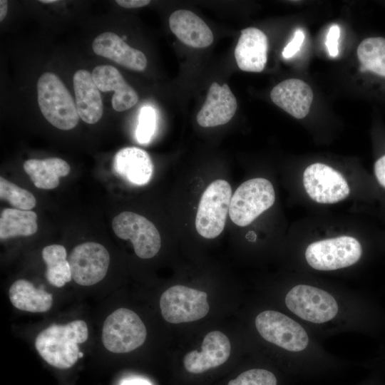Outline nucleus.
Listing matches in <instances>:
<instances>
[{
    "label": "nucleus",
    "instance_id": "26",
    "mask_svg": "<svg viewBox=\"0 0 385 385\" xmlns=\"http://www.w3.org/2000/svg\"><path fill=\"white\" fill-rule=\"evenodd\" d=\"M357 56L361 72L369 71L385 77V38H365L358 46Z\"/></svg>",
    "mask_w": 385,
    "mask_h": 385
},
{
    "label": "nucleus",
    "instance_id": "30",
    "mask_svg": "<svg viewBox=\"0 0 385 385\" xmlns=\"http://www.w3.org/2000/svg\"><path fill=\"white\" fill-rule=\"evenodd\" d=\"M340 29L338 25H332L327 35L325 45L329 54L332 57H336L339 53L338 40L339 38Z\"/></svg>",
    "mask_w": 385,
    "mask_h": 385
},
{
    "label": "nucleus",
    "instance_id": "32",
    "mask_svg": "<svg viewBox=\"0 0 385 385\" xmlns=\"http://www.w3.org/2000/svg\"><path fill=\"white\" fill-rule=\"evenodd\" d=\"M374 173L379 183L385 188V155L375 163Z\"/></svg>",
    "mask_w": 385,
    "mask_h": 385
},
{
    "label": "nucleus",
    "instance_id": "20",
    "mask_svg": "<svg viewBox=\"0 0 385 385\" xmlns=\"http://www.w3.org/2000/svg\"><path fill=\"white\" fill-rule=\"evenodd\" d=\"M113 169L128 183L143 185L152 178L153 164L146 151L137 147H125L115 155Z\"/></svg>",
    "mask_w": 385,
    "mask_h": 385
},
{
    "label": "nucleus",
    "instance_id": "35",
    "mask_svg": "<svg viewBox=\"0 0 385 385\" xmlns=\"http://www.w3.org/2000/svg\"><path fill=\"white\" fill-rule=\"evenodd\" d=\"M56 0H41L40 2L43 4H51L56 2Z\"/></svg>",
    "mask_w": 385,
    "mask_h": 385
},
{
    "label": "nucleus",
    "instance_id": "7",
    "mask_svg": "<svg viewBox=\"0 0 385 385\" xmlns=\"http://www.w3.org/2000/svg\"><path fill=\"white\" fill-rule=\"evenodd\" d=\"M206 292L183 285L165 290L160 299L163 319L171 324L190 322L205 317L210 307Z\"/></svg>",
    "mask_w": 385,
    "mask_h": 385
},
{
    "label": "nucleus",
    "instance_id": "24",
    "mask_svg": "<svg viewBox=\"0 0 385 385\" xmlns=\"http://www.w3.org/2000/svg\"><path fill=\"white\" fill-rule=\"evenodd\" d=\"M38 230L37 215L32 210L6 208L0 217V238L30 236Z\"/></svg>",
    "mask_w": 385,
    "mask_h": 385
},
{
    "label": "nucleus",
    "instance_id": "10",
    "mask_svg": "<svg viewBox=\"0 0 385 385\" xmlns=\"http://www.w3.org/2000/svg\"><path fill=\"white\" fill-rule=\"evenodd\" d=\"M255 327L264 339L289 351H301L309 343L304 328L279 312L267 310L260 313L255 319Z\"/></svg>",
    "mask_w": 385,
    "mask_h": 385
},
{
    "label": "nucleus",
    "instance_id": "31",
    "mask_svg": "<svg viewBox=\"0 0 385 385\" xmlns=\"http://www.w3.org/2000/svg\"><path fill=\"white\" fill-rule=\"evenodd\" d=\"M304 40V34L301 29L295 31L292 40L284 47L282 56L285 58H292L300 49Z\"/></svg>",
    "mask_w": 385,
    "mask_h": 385
},
{
    "label": "nucleus",
    "instance_id": "27",
    "mask_svg": "<svg viewBox=\"0 0 385 385\" xmlns=\"http://www.w3.org/2000/svg\"><path fill=\"white\" fill-rule=\"evenodd\" d=\"M0 197L7 201L14 208L22 210H30L36 203V198L31 192L2 176L0 177Z\"/></svg>",
    "mask_w": 385,
    "mask_h": 385
},
{
    "label": "nucleus",
    "instance_id": "37",
    "mask_svg": "<svg viewBox=\"0 0 385 385\" xmlns=\"http://www.w3.org/2000/svg\"><path fill=\"white\" fill-rule=\"evenodd\" d=\"M83 356V353L80 351L79 354H78V357L81 358Z\"/></svg>",
    "mask_w": 385,
    "mask_h": 385
},
{
    "label": "nucleus",
    "instance_id": "34",
    "mask_svg": "<svg viewBox=\"0 0 385 385\" xmlns=\"http://www.w3.org/2000/svg\"><path fill=\"white\" fill-rule=\"evenodd\" d=\"M8 1L6 0L0 1V21H2L7 14Z\"/></svg>",
    "mask_w": 385,
    "mask_h": 385
},
{
    "label": "nucleus",
    "instance_id": "21",
    "mask_svg": "<svg viewBox=\"0 0 385 385\" xmlns=\"http://www.w3.org/2000/svg\"><path fill=\"white\" fill-rule=\"evenodd\" d=\"M73 83L79 117L89 124L97 123L102 117L103 105L91 73L86 70H78L73 75Z\"/></svg>",
    "mask_w": 385,
    "mask_h": 385
},
{
    "label": "nucleus",
    "instance_id": "13",
    "mask_svg": "<svg viewBox=\"0 0 385 385\" xmlns=\"http://www.w3.org/2000/svg\"><path fill=\"white\" fill-rule=\"evenodd\" d=\"M230 351L228 337L220 331H212L205 337L201 351L194 350L185 355L183 365L190 373L202 374L224 364Z\"/></svg>",
    "mask_w": 385,
    "mask_h": 385
},
{
    "label": "nucleus",
    "instance_id": "19",
    "mask_svg": "<svg viewBox=\"0 0 385 385\" xmlns=\"http://www.w3.org/2000/svg\"><path fill=\"white\" fill-rule=\"evenodd\" d=\"M169 26L181 42L190 47H207L214 39L212 31L205 21L188 10L174 11L169 18Z\"/></svg>",
    "mask_w": 385,
    "mask_h": 385
},
{
    "label": "nucleus",
    "instance_id": "17",
    "mask_svg": "<svg viewBox=\"0 0 385 385\" xmlns=\"http://www.w3.org/2000/svg\"><path fill=\"white\" fill-rule=\"evenodd\" d=\"M268 41L263 31L248 27L241 31L235 49V57L240 69L260 72L267 60Z\"/></svg>",
    "mask_w": 385,
    "mask_h": 385
},
{
    "label": "nucleus",
    "instance_id": "12",
    "mask_svg": "<svg viewBox=\"0 0 385 385\" xmlns=\"http://www.w3.org/2000/svg\"><path fill=\"white\" fill-rule=\"evenodd\" d=\"M303 184L309 197L319 203H335L343 200L349 194V188L344 176L323 163H313L305 169Z\"/></svg>",
    "mask_w": 385,
    "mask_h": 385
},
{
    "label": "nucleus",
    "instance_id": "29",
    "mask_svg": "<svg viewBox=\"0 0 385 385\" xmlns=\"http://www.w3.org/2000/svg\"><path fill=\"white\" fill-rule=\"evenodd\" d=\"M156 113L151 106H143L139 114V121L135 131L138 143H148L154 135L156 128Z\"/></svg>",
    "mask_w": 385,
    "mask_h": 385
},
{
    "label": "nucleus",
    "instance_id": "3",
    "mask_svg": "<svg viewBox=\"0 0 385 385\" xmlns=\"http://www.w3.org/2000/svg\"><path fill=\"white\" fill-rule=\"evenodd\" d=\"M230 183L212 181L203 192L195 217L197 233L206 239L217 237L223 231L232 198Z\"/></svg>",
    "mask_w": 385,
    "mask_h": 385
},
{
    "label": "nucleus",
    "instance_id": "36",
    "mask_svg": "<svg viewBox=\"0 0 385 385\" xmlns=\"http://www.w3.org/2000/svg\"><path fill=\"white\" fill-rule=\"evenodd\" d=\"M126 385H145L143 383H140L138 381H132L130 383L127 384Z\"/></svg>",
    "mask_w": 385,
    "mask_h": 385
},
{
    "label": "nucleus",
    "instance_id": "16",
    "mask_svg": "<svg viewBox=\"0 0 385 385\" xmlns=\"http://www.w3.org/2000/svg\"><path fill=\"white\" fill-rule=\"evenodd\" d=\"M274 103L293 117L304 118L313 101L311 87L297 78H289L276 85L270 93Z\"/></svg>",
    "mask_w": 385,
    "mask_h": 385
},
{
    "label": "nucleus",
    "instance_id": "22",
    "mask_svg": "<svg viewBox=\"0 0 385 385\" xmlns=\"http://www.w3.org/2000/svg\"><path fill=\"white\" fill-rule=\"evenodd\" d=\"M24 169L36 188L51 190L58 186L59 178L66 176L71 168L63 159L48 158L27 160L24 163Z\"/></svg>",
    "mask_w": 385,
    "mask_h": 385
},
{
    "label": "nucleus",
    "instance_id": "28",
    "mask_svg": "<svg viewBox=\"0 0 385 385\" xmlns=\"http://www.w3.org/2000/svg\"><path fill=\"white\" fill-rule=\"evenodd\" d=\"M227 385H277V379L269 370L252 369L230 380Z\"/></svg>",
    "mask_w": 385,
    "mask_h": 385
},
{
    "label": "nucleus",
    "instance_id": "9",
    "mask_svg": "<svg viewBox=\"0 0 385 385\" xmlns=\"http://www.w3.org/2000/svg\"><path fill=\"white\" fill-rule=\"evenodd\" d=\"M112 228L117 237L131 241L135 254L142 259L153 257L160 249L158 229L143 215L128 211L120 212L113 219Z\"/></svg>",
    "mask_w": 385,
    "mask_h": 385
},
{
    "label": "nucleus",
    "instance_id": "2",
    "mask_svg": "<svg viewBox=\"0 0 385 385\" xmlns=\"http://www.w3.org/2000/svg\"><path fill=\"white\" fill-rule=\"evenodd\" d=\"M37 93L39 108L48 123L63 130L77 125L80 117L76 103L58 76L43 73L37 82Z\"/></svg>",
    "mask_w": 385,
    "mask_h": 385
},
{
    "label": "nucleus",
    "instance_id": "18",
    "mask_svg": "<svg viewBox=\"0 0 385 385\" xmlns=\"http://www.w3.org/2000/svg\"><path fill=\"white\" fill-rule=\"evenodd\" d=\"M94 83L103 92L114 91L113 108L118 112L126 111L138 101V95L125 80L120 71L111 65H101L91 73Z\"/></svg>",
    "mask_w": 385,
    "mask_h": 385
},
{
    "label": "nucleus",
    "instance_id": "33",
    "mask_svg": "<svg viewBox=\"0 0 385 385\" xmlns=\"http://www.w3.org/2000/svg\"><path fill=\"white\" fill-rule=\"evenodd\" d=\"M115 2L126 9L139 8L148 5L149 0H117Z\"/></svg>",
    "mask_w": 385,
    "mask_h": 385
},
{
    "label": "nucleus",
    "instance_id": "8",
    "mask_svg": "<svg viewBox=\"0 0 385 385\" xmlns=\"http://www.w3.org/2000/svg\"><path fill=\"white\" fill-rule=\"evenodd\" d=\"M284 302L287 307L299 317L316 324L332 319L338 312V304L330 294L307 284H298L291 289Z\"/></svg>",
    "mask_w": 385,
    "mask_h": 385
},
{
    "label": "nucleus",
    "instance_id": "4",
    "mask_svg": "<svg viewBox=\"0 0 385 385\" xmlns=\"http://www.w3.org/2000/svg\"><path fill=\"white\" fill-rule=\"evenodd\" d=\"M146 328L139 316L127 308H119L104 321L102 342L111 352L122 354L140 347L145 341Z\"/></svg>",
    "mask_w": 385,
    "mask_h": 385
},
{
    "label": "nucleus",
    "instance_id": "5",
    "mask_svg": "<svg viewBox=\"0 0 385 385\" xmlns=\"http://www.w3.org/2000/svg\"><path fill=\"white\" fill-rule=\"evenodd\" d=\"M274 200V190L268 180L260 178L248 180L232 196L230 217L237 226H247L272 207Z\"/></svg>",
    "mask_w": 385,
    "mask_h": 385
},
{
    "label": "nucleus",
    "instance_id": "11",
    "mask_svg": "<svg viewBox=\"0 0 385 385\" xmlns=\"http://www.w3.org/2000/svg\"><path fill=\"white\" fill-rule=\"evenodd\" d=\"M68 261L75 282L82 286H91L105 277L110 255L101 244L88 242L75 247Z\"/></svg>",
    "mask_w": 385,
    "mask_h": 385
},
{
    "label": "nucleus",
    "instance_id": "1",
    "mask_svg": "<svg viewBox=\"0 0 385 385\" xmlns=\"http://www.w3.org/2000/svg\"><path fill=\"white\" fill-rule=\"evenodd\" d=\"M88 337V327L83 320H74L63 325L53 324L36 336L35 347L49 365L66 369L78 361V344L84 343Z\"/></svg>",
    "mask_w": 385,
    "mask_h": 385
},
{
    "label": "nucleus",
    "instance_id": "14",
    "mask_svg": "<svg viewBox=\"0 0 385 385\" xmlns=\"http://www.w3.org/2000/svg\"><path fill=\"white\" fill-rule=\"evenodd\" d=\"M237 108V100L229 86L226 83L220 86L213 82L197 115V122L204 128L224 125L232 118Z\"/></svg>",
    "mask_w": 385,
    "mask_h": 385
},
{
    "label": "nucleus",
    "instance_id": "25",
    "mask_svg": "<svg viewBox=\"0 0 385 385\" xmlns=\"http://www.w3.org/2000/svg\"><path fill=\"white\" fill-rule=\"evenodd\" d=\"M66 248L61 245H51L42 250V258L46 265V277L53 286L61 287L72 279Z\"/></svg>",
    "mask_w": 385,
    "mask_h": 385
},
{
    "label": "nucleus",
    "instance_id": "23",
    "mask_svg": "<svg viewBox=\"0 0 385 385\" xmlns=\"http://www.w3.org/2000/svg\"><path fill=\"white\" fill-rule=\"evenodd\" d=\"M9 296L13 306L18 309L40 313L48 311L53 304V296L43 289H36L26 279L15 281L9 288Z\"/></svg>",
    "mask_w": 385,
    "mask_h": 385
},
{
    "label": "nucleus",
    "instance_id": "15",
    "mask_svg": "<svg viewBox=\"0 0 385 385\" xmlns=\"http://www.w3.org/2000/svg\"><path fill=\"white\" fill-rule=\"evenodd\" d=\"M92 48L96 54L133 71H142L147 66V58L142 51L130 47L111 31L103 32L96 37Z\"/></svg>",
    "mask_w": 385,
    "mask_h": 385
},
{
    "label": "nucleus",
    "instance_id": "6",
    "mask_svg": "<svg viewBox=\"0 0 385 385\" xmlns=\"http://www.w3.org/2000/svg\"><path fill=\"white\" fill-rule=\"evenodd\" d=\"M359 242L350 236H340L311 243L305 251V258L317 270H334L355 264L361 257Z\"/></svg>",
    "mask_w": 385,
    "mask_h": 385
}]
</instances>
